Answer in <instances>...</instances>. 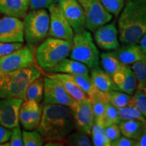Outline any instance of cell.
Masks as SVG:
<instances>
[{
    "mask_svg": "<svg viewBox=\"0 0 146 146\" xmlns=\"http://www.w3.org/2000/svg\"><path fill=\"white\" fill-rule=\"evenodd\" d=\"M37 131L45 141H64L74 129L70 108L59 104H44Z\"/></svg>",
    "mask_w": 146,
    "mask_h": 146,
    "instance_id": "1",
    "label": "cell"
},
{
    "mask_svg": "<svg viewBox=\"0 0 146 146\" xmlns=\"http://www.w3.org/2000/svg\"><path fill=\"white\" fill-rule=\"evenodd\" d=\"M118 21L119 40L138 43L146 33V0H127Z\"/></svg>",
    "mask_w": 146,
    "mask_h": 146,
    "instance_id": "2",
    "label": "cell"
},
{
    "mask_svg": "<svg viewBox=\"0 0 146 146\" xmlns=\"http://www.w3.org/2000/svg\"><path fill=\"white\" fill-rule=\"evenodd\" d=\"M41 76V72L32 66L0 74V99L21 98L26 100L29 84Z\"/></svg>",
    "mask_w": 146,
    "mask_h": 146,
    "instance_id": "3",
    "label": "cell"
},
{
    "mask_svg": "<svg viewBox=\"0 0 146 146\" xmlns=\"http://www.w3.org/2000/svg\"><path fill=\"white\" fill-rule=\"evenodd\" d=\"M72 43L57 38H47L36 48L35 57L41 68L49 71L70 54Z\"/></svg>",
    "mask_w": 146,
    "mask_h": 146,
    "instance_id": "4",
    "label": "cell"
},
{
    "mask_svg": "<svg viewBox=\"0 0 146 146\" xmlns=\"http://www.w3.org/2000/svg\"><path fill=\"white\" fill-rule=\"evenodd\" d=\"M69 56L92 68L99 66L100 52L90 32L85 30L73 36Z\"/></svg>",
    "mask_w": 146,
    "mask_h": 146,
    "instance_id": "5",
    "label": "cell"
},
{
    "mask_svg": "<svg viewBox=\"0 0 146 146\" xmlns=\"http://www.w3.org/2000/svg\"><path fill=\"white\" fill-rule=\"evenodd\" d=\"M24 35L29 46L41 43L48 35L50 14L45 9L33 10L24 17Z\"/></svg>",
    "mask_w": 146,
    "mask_h": 146,
    "instance_id": "6",
    "label": "cell"
},
{
    "mask_svg": "<svg viewBox=\"0 0 146 146\" xmlns=\"http://www.w3.org/2000/svg\"><path fill=\"white\" fill-rule=\"evenodd\" d=\"M35 54L31 46L22 47L0 59V74L34 66Z\"/></svg>",
    "mask_w": 146,
    "mask_h": 146,
    "instance_id": "7",
    "label": "cell"
},
{
    "mask_svg": "<svg viewBox=\"0 0 146 146\" xmlns=\"http://www.w3.org/2000/svg\"><path fill=\"white\" fill-rule=\"evenodd\" d=\"M81 5L86 19V29L94 32L100 27L110 23L112 14L108 12L100 0H77Z\"/></svg>",
    "mask_w": 146,
    "mask_h": 146,
    "instance_id": "8",
    "label": "cell"
},
{
    "mask_svg": "<svg viewBox=\"0 0 146 146\" xmlns=\"http://www.w3.org/2000/svg\"><path fill=\"white\" fill-rule=\"evenodd\" d=\"M50 12V36L66 40L72 43L74 31L64 15L58 3L54 2L48 7Z\"/></svg>",
    "mask_w": 146,
    "mask_h": 146,
    "instance_id": "9",
    "label": "cell"
},
{
    "mask_svg": "<svg viewBox=\"0 0 146 146\" xmlns=\"http://www.w3.org/2000/svg\"><path fill=\"white\" fill-rule=\"evenodd\" d=\"M44 80L43 104H59L71 108L75 100L66 91L63 85L56 78L45 76Z\"/></svg>",
    "mask_w": 146,
    "mask_h": 146,
    "instance_id": "10",
    "label": "cell"
},
{
    "mask_svg": "<svg viewBox=\"0 0 146 146\" xmlns=\"http://www.w3.org/2000/svg\"><path fill=\"white\" fill-rule=\"evenodd\" d=\"M70 110L74 127L80 132L90 135L91 128L94 124V116L91 100L76 102Z\"/></svg>",
    "mask_w": 146,
    "mask_h": 146,
    "instance_id": "11",
    "label": "cell"
},
{
    "mask_svg": "<svg viewBox=\"0 0 146 146\" xmlns=\"http://www.w3.org/2000/svg\"><path fill=\"white\" fill-rule=\"evenodd\" d=\"M58 4L75 33L86 29L85 12L77 0H62Z\"/></svg>",
    "mask_w": 146,
    "mask_h": 146,
    "instance_id": "12",
    "label": "cell"
},
{
    "mask_svg": "<svg viewBox=\"0 0 146 146\" xmlns=\"http://www.w3.org/2000/svg\"><path fill=\"white\" fill-rule=\"evenodd\" d=\"M24 39L23 22L19 18L6 16L0 19L1 43H23Z\"/></svg>",
    "mask_w": 146,
    "mask_h": 146,
    "instance_id": "13",
    "label": "cell"
},
{
    "mask_svg": "<svg viewBox=\"0 0 146 146\" xmlns=\"http://www.w3.org/2000/svg\"><path fill=\"white\" fill-rule=\"evenodd\" d=\"M23 102L16 98L0 99V125L8 129L19 125V110Z\"/></svg>",
    "mask_w": 146,
    "mask_h": 146,
    "instance_id": "14",
    "label": "cell"
},
{
    "mask_svg": "<svg viewBox=\"0 0 146 146\" xmlns=\"http://www.w3.org/2000/svg\"><path fill=\"white\" fill-rule=\"evenodd\" d=\"M42 114V107L34 100H25L19 110V123L25 130L31 131L37 128Z\"/></svg>",
    "mask_w": 146,
    "mask_h": 146,
    "instance_id": "15",
    "label": "cell"
},
{
    "mask_svg": "<svg viewBox=\"0 0 146 146\" xmlns=\"http://www.w3.org/2000/svg\"><path fill=\"white\" fill-rule=\"evenodd\" d=\"M118 31L114 23H107L94 31V39L100 48L105 50H116L119 48Z\"/></svg>",
    "mask_w": 146,
    "mask_h": 146,
    "instance_id": "16",
    "label": "cell"
},
{
    "mask_svg": "<svg viewBox=\"0 0 146 146\" xmlns=\"http://www.w3.org/2000/svg\"><path fill=\"white\" fill-rule=\"evenodd\" d=\"M116 54L118 59L126 66L140 61H146V55L138 43L124 44L116 50Z\"/></svg>",
    "mask_w": 146,
    "mask_h": 146,
    "instance_id": "17",
    "label": "cell"
},
{
    "mask_svg": "<svg viewBox=\"0 0 146 146\" xmlns=\"http://www.w3.org/2000/svg\"><path fill=\"white\" fill-rule=\"evenodd\" d=\"M47 76L58 80L63 85L68 94L75 101L83 102L90 100L86 94L70 77V74H64V73H53L52 74H47Z\"/></svg>",
    "mask_w": 146,
    "mask_h": 146,
    "instance_id": "18",
    "label": "cell"
},
{
    "mask_svg": "<svg viewBox=\"0 0 146 146\" xmlns=\"http://www.w3.org/2000/svg\"><path fill=\"white\" fill-rule=\"evenodd\" d=\"M49 72L53 73H64L72 75L89 76V68L84 64L73 59H64L51 68Z\"/></svg>",
    "mask_w": 146,
    "mask_h": 146,
    "instance_id": "19",
    "label": "cell"
},
{
    "mask_svg": "<svg viewBox=\"0 0 146 146\" xmlns=\"http://www.w3.org/2000/svg\"><path fill=\"white\" fill-rule=\"evenodd\" d=\"M29 8V0H0V12L7 16L24 18Z\"/></svg>",
    "mask_w": 146,
    "mask_h": 146,
    "instance_id": "20",
    "label": "cell"
},
{
    "mask_svg": "<svg viewBox=\"0 0 146 146\" xmlns=\"http://www.w3.org/2000/svg\"><path fill=\"white\" fill-rule=\"evenodd\" d=\"M90 77L97 89L104 93L110 91L118 90L117 85L113 81L112 77L100 68L99 66L91 68Z\"/></svg>",
    "mask_w": 146,
    "mask_h": 146,
    "instance_id": "21",
    "label": "cell"
},
{
    "mask_svg": "<svg viewBox=\"0 0 146 146\" xmlns=\"http://www.w3.org/2000/svg\"><path fill=\"white\" fill-rule=\"evenodd\" d=\"M104 70L112 77L114 74L125 70L127 66L123 64L117 57L116 52L102 53L100 55Z\"/></svg>",
    "mask_w": 146,
    "mask_h": 146,
    "instance_id": "22",
    "label": "cell"
},
{
    "mask_svg": "<svg viewBox=\"0 0 146 146\" xmlns=\"http://www.w3.org/2000/svg\"><path fill=\"white\" fill-rule=\"evenodd\" d=\"M144 124L145 123L141 120H121L118 126L123 135L137 140L141 134Z\"/></svg>",
    "mask_w": 146,
    "mask_h": 146,
    "instance_id": "23",
    "label": "cell"
},
{
    "mask_svg": "<svg viewBox=\"0 0 146 146\" xmlns=\"http://www.w3.org/2000/svg\"><path fill=\"white\" fill-rule=\"evenodd\" d=\"M91 102L92 103L94 123L103 127L104 116L106 106L108 103L106 94L100 91L93 99L91 100Z\"/></svg>",
    "mask_w": 146,
    "mask_h": 146,
    "instance_id": "24",
    "label": "cell"
},
{
    "mask_svg": "<svg viewBox=\"0 0 146 146\" xmlns=\"http://www.w3.org/2000/svg\"><path fill=\"white\" fill-rule=\"evenodd\" d=\"M44 80L41 76L29 84L26 91V100H34L38 103L43 100Z\"/></svg>",
    "mask_w": 146,
    "mask_h": 146,
    "instance_id": "25",
    "label": "cell"
},
{
    "mask_svg": "<svg viewBox=\"0 0 146 146\" xmlns=\"http://www.w3.org/2000/svg\"><path fill=\"white\" fill-rule=\"evenodd\" d=\"M70 76L77 84L78 86L86 94L90 100L93 99L100 91L95 87L89 76L72 75V74H70Z\"/></svg>",
    "mask_w": 146,
    "mask_h": 146,
    "instance_id": "26",
    "label": "cell"
},
{
    "mask_svg": "<svg viewBox=\"0 0 146 146\" xmlns=\"http://www.w3.org/2000/svg\"><path fill=\"white\" fill-rule=\"evenodd\" d=\"M108 102L114 106L116 108H120L130 105L131 101V95L127 94L119 90L110 91L106 93Z\"/></svg>",
    "mask_w": 146,
    "mask_h": 146,
    "instance_id": "27",
    "label": "cell"
},
{
    "mask_svg": "<svg viewBox=\"0 0 146 146\" xmlns=\"http://www.w3.org/2000/svg\"><path fill=\"white\" fill-rule=\"evenodd\" d=\"M137 78L131 66H127L125 70V78L123 81L117 85L118 90L126 94L133 95L137 89Z\"/></svg>",
    "mask_w": 146,
    "mask_h": 146,
    "instance_id": "28",
    "label": "cell"
},
{
    "mask_svg": "<svg viewBox=\"0 0 146 146\" xmlns=\"http://www.w3.org/2000/svg\"><path fill=\"white\" fill-rule=\"evenodd\" d=\"M90 135L92 138L93 145L95 146H110L108 137L104 128L94 123L91 130Z\"/></svg>",
    "mask_w": 146,
    "mask_h": 146,
    "instance_id": "29",
    "label": "cell"
},
{
    "mask_svg": "<svg viewBox=\"0 0 146 146\" xmlns=\"http://www.w3.org/2000/svg\"><path fill=\"white\" fill-rule=\"evenodd\" d=\"M137 78V88L146 93V61L133 64L131 66Z\"/></svg>",
    "mask_w": 146,
    "mask_h": 146,
    "instance_id": "30",
    "label": "cell"
},
{
    "mask_svg": "<svg viewBox=\"0 0 146 146\" xmlns=\"http://www.w3.org/2000/svg\"><path fill=\"white\" fill-rule=\"evenodd\" d=\"M65 145L70 146H91L93 144L87 134L80 131H72L66 137Z\"/></svg>",
    "mask_w": 146,
    "mask_h": 146,
    "instance_id": "31",
    "label": "cell"
},
{
    "mask_svg": "<svg viewBox=\"0 0 146 146\" xmlns=\"http://www.w3.org/2000/svg\"><path fill=\"white\" fill-rule=\"evenodd\" d=\"M120 121L127 120H141L143 123H146V118L140 112V111L133 106L120 108L118 109Z\"/></svg>",
    "mask_w": 146,
    "mask_h": 146,
    "instance_id": "32",
    "label": "cell"
},
{
    "mask_svg": "<svg viewBox=\"0 0 146 146\" xmlns=\"http://www.w3.org/2000/svg\"><path fill=\"white\" fill-rule=\"evenodd\" d=\"M23 140L25 146H41L44 143V138L37 130L23 131Z\"/></svg>",
    "mask_w": 146,
    "mask_h": 146,
    "instance_id": "33",
    "label": "cell"
},
{
    "mask_svg": "<svg viewBox=\"0 0 146 146\" xmlns=\"http://www.w3.org/2000/svg\"><path fill=\"white\" fill-rule=\"evenodd\" d=\"M120 122V118L118 114V109L115 108L109 102L106 104V110L103 120V127L111 125H118Z\"/></svg>",
    "mask_w": 146,
    "mask_h": 146,
    "instance_id": "34",
    "label": "cell"
},
{
    "mask_svg": "<svg viewBox=\"0 0 146 146\" xmlns=\"http://www.w3.org/2000/svg\"><path fill=\"white\" fill-rule=\"evenodd\" d=\"M129 106L136 107L146 118V93L139 89H136L131 97Z\"/></svg>",
    "mask_w": 146,
    "mask_h": 146,
    "instance_id": "35",
    "label": "cell"
},
{
    "mask_svg": "<svg viewBox=\"0 0 146 146\" xmlns=\"http://www.w3.org/2000/svg\"><path fill=\"white\" fill-rule=\"evenodd\" d=\"M100 1L108 12L115 16H118L119 14L125 3V0H100Z\"/></svg>",
    "mask_w": 146,
    "mask_h": 146,
    "instance_id": "36",
    "label": "cell"
},
{
    "mask_svg": "<svg viewBox=\"0 0 146 146\" xmlns=\"http://www.w3.org/2000/svg\"><path fill=\"white\" fill-rule=\"evenodd\" d=\"M23 46V43H1L0 42V59Z\"/></svg>",
    "mask_w": 146,
    "mask_h": 146,
    "instance_id": "37",
    "label": "cell"
},
{
    "mask_svg": "<svg viewBox=\"0 0 146 146\" xmlns=\"http://www.w3.org/2000/svg\"><path fill=\"white\" fill-rule=\"evenodd\" d=\"M104 129L109 141L110 142L111 145H113V144L121 136V132H120L119 126L116 124H114V125L107 126L104 127Z\"/></svg>",
    "mask_w": 146,
    "mask_h": 146,
    "instance_id": "38",
    "label": "cell"
},
{
    "mask_svg": "<svg viewBox=\"0 0 146 146\" xmlns=\"http://www.w3.org/2000/svg\"><path fill=\"white\" fill-rule=\"evenodd\" d=\"M10 146H23V132L21 127L18 125L12 129V134L10 138Z\"/></svg>",
    "mask_w": 146,
    "mask_h": 146,
    "instance_id": "39",
    "label": "cell"
},
{
    "mask_svg": "<svg viewBox=\"0 0 146 146\" xmlns=\"http://www.w3.org/2000/svg\"><path fill=\"white\" fill-rule=\"evenodd\" d=\"M54 0H29V8L31 10L48 8Z\"/></svg>",
    "mask_w": 146,
    "mask_h": 146,
    "instance_id": "40",
    "label": "cell"
},
{
    "mask_svg": "<svg viewBox=\"0 0 146 146\" xmlns=\"http://www.w3.org/2000/svg\"><path fill=\"white\" fill-rule=\"evenodd\" d=\"M112 146H137V141L124 135L120 136Z\"/></svg>",
    "mask_w": 146,
    "mask_h": 146,
    "instance_id": "41",
    "label": "cell"
},
{
    "mask_svg": "<svg viewBox=\"0 0 146 146\" xmlns=\"http://www.w3.org/2000/svg\"><path fill=\"white\" fill-rule=\"evenodd\" d=\"M12 131L0 125V145L10 140Z\"/></svg>",
    "mask_w": 146,
    "mask_h": 146,
    "instance_id": "42",
    "label": "cell"
},
{
    "mask_svg": "<svg viewBox=\"0 0 146 146\" xmlns=\"http://www.w3.org/2000/svg\"><path fill=\"white\" fill-rule=\"evenodd\" d=\"M137 141V146H146V123L144 124L143 128Z\"/></svg>",
    "mask_w": 146,
    "mask_h": 146,
    "instance_id": "43",
    "label": "cell"
},
{
    "mask_svg": "<svg viewBox=\"0 0 146 146\" xmlns=\"http://www.w3.org/2000/svg\"><path fill=\"white\" fill-rule=\"evenodd\" d=\"M138 43L140 45V47H141L142 50L143 51V52L146 55V33L142 36V37L139 41Z\"/></svg>",
    "mask_w": 146,
    "mask_h": 146,
    "instance_id": "44",
    "label": "cell"
},
{
    "mask_svg": "<svg viewBox=\"0 0 146 146\" xmlns=\"http://www.w3.org/2000/svg\"><path fill=\"white\" fill-rule=\"evenodd\" d=\"M62 0H54V2L55 3H59L60 1H61Z\"/></svg>",
    "mask_w": 146,
    "mask_h": 146,
    "instance_id": "45",
    "label": "cell"
}]
</instances>
